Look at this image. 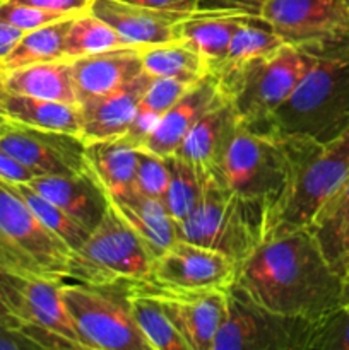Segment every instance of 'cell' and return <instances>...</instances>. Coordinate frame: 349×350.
<instances>
[{"label":"cell","instance_id":"6da1fadb","mask_svg":"<svg viewBox=\"0 0 349 350\" xmlns=\"http://www.w3.org/2000/svg\"><path fill=\"white\" fill-rule=\"evenodd\" d=\"M235 287L272 313L317 321L341 306L342 273L301 228L267 236L240 263Z\"/></svg>","mask_w":349,"mask_h":350},{"label":"cell","instance_id":"7a4b0ae2","mask_svg":"<svg viewBox=\"0 0 349 350\" xmlns=\"http://www.w3.org/2000/svg\"><path fill=\"white\" fill-rule=\"evenodd\" d=\"M305 50L310 68L262 132L327 144L349 129V29Z\"/></svg>","mask_w":349,"mask_h":350},{"label":"cell","instance_id":"3957f363","mask_svg":"<svg viewBox=\"0 0 349 350\" xmlns=\"http://www.w3.org/2000/svg\"><path fill=\"white\" fill-rule=\"evenodd\" d=\"M283 139L289 140L293 163L283 195L266 215V238L308 228L349 174V129L327 144L305 137Z\"/></svg>","mask_w":349,"mask_h":350},{"label":"cell","instance_id":"277c9868","mask_svg":"<svg viewBox=\"0 0 349 350\" xmlns=\"http://www.w3.org/2000/svg\"><path fill=\"white\" fill-rule=\"evenodd\" d=\"M310 65V51L286 44L269 57L212 75L240 125L262 132L274 113L291 98Z\"/></svg>","mask_w":349,"mask_h":350},{"label":"cell","instance_id":"5b68a950","mask_svg":"<svg viewBox=\"0 0 349 350\" xmlns=\"http://www.w3.org/2000/svg\"><path fill=\"white\" fill-rule=\"evenodd\" d=\"M194 211L177 224V236L243 262L266 238V208L243 200L212 176Z\"/></svg>","mask_w":349,"mask_h":350},{"label":"cell","instance_id":"8992f818","mask_svg":"<svg viewBox=\"0 0 349 350\" xmlns=\"http://www.w3.org/2000/svg\"><path fill=\"white\" fill-rule=\"evenodd\" d=\"M291 163L289 140L238 125L212 178L267 215L286 188Z\"/></svg>","mask_w":349,"mask_h":350},{"label":"cell","instance_id":"52a82bcc","mask_svg":"<svg viewBox=\"0 0 349 350\" xmlns=\"http://www.w3.org/2000/svg\"><path fill=\"white\" fill-rule=\"evenodd\" d=\"M70 258L72 250L0 178V270L62 284L68 280Z\"/></svg>","mask_w":349,"mask_h":350},{"label":"cell","instance_id":"ba28073f","mask_svg":"<svg viewBox=\"0 0 349 350\" xmlns=\"http://www.w3.org/2000/svg\"><path fill=\"white\" fill-rule=\"evenodd\" d=\"M154 256L133 229L108 204L84 245L72 252L68 280L125 289L151 279Z\"/></svg>","mask_w":349,"mask_h":350},{"label":"cell","instance_id":"9c48e42d","mask_svg":"<svg viewBox=\"0 0 349 350\" xmlns=\"http://www.w3.org/2000/svg\"><path fill=\"white\" fill-rule=\"evenodd\" d=\"M60 294L89 350H151L122 289L65 280Z\"/></svg>","mask_w":349,"mask_h":350},{"label":"cell","instance_id":"30bf717a","mask_svg":"<svg viewBox=\"0 0 349 350\" xmlns=\"http://www.w3.org/2000/svg\"><path fill=\"white\" fill-rule=\"evenodd\" d=\"M0 279L3 299L19 321V330L40 350H89L65 308L60 284L7 272Z\"/></svg>","mask_w":349,"mask_h":350},{"label":"cell","instance_id":"8fae6325","mask_svg":"<svg viewBox=\"0 0 349 350\" xmlns=\"http://www.w3.org/2000/svg\"><path fill=\"white\" fill-rule=\"evenodd\" d=\"M313 323L272 313L233 286L211 350H308Z\"/></svg>","mask_w":349,"mask_h":350},{"label":"cell","instance_id":"7c38bea8","mask_svg":"<svg viewBox=\"0 0 349 350\" xmlns=\"http://www.w3.org/2000/svg\"><path fill=\"white\" fill-rule=\"evenodd\" d=\"M0 147L33 176H65L88 171L86 142L70 133L48 132L7 120L0 125Z\"/></svg>","mask_w":349,"mask_h":350},{"label":"cell","instance_id":"4fadbf2b","mask_svg":"<svg viewBox=\"0 0 349 350\" xmlns=\"http://www.w3.org/2000/svg\"><path fill=\"white\" fill-rule=\"evenodd\" d=\"M129 289L147 294L163 306L188 350H211L224 320L229 291L173 289L149 280L132 284L122 291Z\"/></svg>","mask_w":349,"mask_h":350},{"label":"cell","instance_id":"5bb4252c","mask_svg":"<svg viewBox=\"0 0 349 350\" xmlns=\"http://www.w3.org/2000/svg\"><path fill=\"white\" fill-rule=\"evenodd\" d=\"M259 19L286 44L311 46L349 29V0H263Z\"/></svg>","mask_w":349,"mask_h":350},{"label":"cell","instance_id":"9a60e30c","mask_svg":"<svg viewBox=\"0 0 349 350\" xmlns=\"http://www.w3.org/2000/svg\"><path fill=\"white\" fill-rule=\"evenodd\" d=\"M236 273L238 263L228 255L178 238L154 258L149 282L185 291H229Z\"/></svg>","mask_w":349,"mask_h":350},{"label":"cell","instance_id":"2e32d148","mask_svg":"<svg viewBox=\"0 0 349 350\" xmlns=\"http://www.w3.org/2000/svg\"><path fill=\"white\" fill-rule=\"evenodd\" d=\"M153 79V75L142 70L116 91L79 101L82 111L81 139L86 144H91L125 135Z\"/></svg>","mask_w":349,"mask_h":350},{"label":"cell","instance_id":"e0dca14e","mask_svg":"<svg viewBox=\"0 0 349 350\" xmlns=\"http://www.w3.org/2000/svg\"><path fill=\"white\" fill-rule=\"evenodd\" d=\"M222 98L224 96L219 89L218 79L212 74L204 75L201 81L192 84L181 94V98L164 113L156 129L142 144V149L161 157L173 156L197 120L212 106L218 105Z\"/></svg>","mask_w":349,"mask_h":350},{"label":"cell","instance_id":"ac0fdd59","mask_svg":"<svg viewBox=\"0 0 349 350\" xmlns=\"http://www.w3.org/2000/svg\"><path fill=\"white\" fill-rule=\"evenodd\" d=\"M89 10L112 26L120 36L140 46L178 40V23L188 16V12L151 9L122 0H92Z\"/></svg>","mask_w":349,"mask_h":350},{"label":"cell","instance_id":"d6986e66","mask_svg":"<svg viewBox=\"0 0 349 350\" xmlns=\"http://www.w3.org/2000/svg\"><path fill=\"white\" fill-rule=\"evenodd\" d=\"M29 185L89 232L99 224L108 208L105 190L89 167L79 174L34 176Z\"/></svg>","mask_w":349,"mask_h":350},{"label":"cell","instance_id":"ffe728a7","mask_svg":"<svg viewBox=\"0 0 349 350\" xmlns=\"http://www.w3.org/2000/svg\"><path fill=\"white\" fill-rule=\"evenodd\" d=\"M142 46L115 48L70 60L77 99L108 94L135 79L142 68Z\"/></svg>","mask_w":349,"mask_h":350},{"label":"cell","instance_id":"44dd1931","mask_svg":"<svg viewBox=\"0 0 349 350\" xmlns=\"http://www.w3.org/2000/svg\"><path fill=\"white\" fill-rule=\"evenodd\" d=\"M238 125L231 105L222 98L197 120L173 156L190 163L202 176H212Z\"/></svg>","mask_w":349,"mask_h":350},{"label":"cell","instance_id":"7402d4cb","mask_svg":"<svg viewBox=\"0 0 349 350\" xmlns=\"http://www.w3.org/2000/svg\"><path fill=\"white\" fill-rule=\"evenodd\" d=\"M250 19L253 16L231 10H195L178 23L177 38L188 41L204 57L211 74L224 58L238 27Z\"/></svg>","mask_w":349,"mask_h":350},{"label":"cell","instance_id":"603a6c76","mask_svg":"<svg viewBox=\"0 0 349 350\" xmlns=\"http://www.w3.org/2000/svg\"><path fill=\"white\" fill-rule=\"evenodd\" d=\"M137 149L123 135L86 144L88 167L106 198H123L135 191Z\"/></svg>","mask_w":349,"mask_h":350},{"label":"cell","instance_id":"cb8c5ba5","mask_svg":"<svg viewBox=\"0 0 349 350\" xmlns=\"http://www.w3.org/2000/svg\"><path fill=\"white\" fill-rule=\"evenodd\" d=\"M108 204L142 239L154 258L178 239L177 222L163 200L133 191L129 197L108 198Z\"/></svg>","mask_w":349,"mask_h":350},{"label":"cell","instance_id":"d4e9b609","mask_svg":"<svg viewBox=\"0 0 349 350\" xmlns=\"http://www.w3.org/2000/svg\"><path fill=\"white\" fill-rule=\"evenodd\" d=\"M322 252L337 272L349 263V174L310 222Z\"/></svg>","mask_w":349,"mask_h":350},{"label":"cell","instance_id":"484cf974","mask_svg":"<svg viewBox=\"0 0 349 350\" xmlns=\"http://www.w3.org/2000/svg\"><path fill=\"white\" fill-rule=\"evenodd\" d=\"M5 116L9 122L48 132L77 137H81L82 132V111L79 103H62L9 92L5 99Z\"/></svg>","mask_w":349,"mask_h":350},{"label":"cell","instance_id":"4316f807","mask_svg":"<svg viewBox=\"0 0 349 350\" xmlns=\"http://www.w3.org/2000/svg\"><path fill=\"white\" fill-rule=\"evenodd\" d=\"M7 91L14 94L53 99L62 103H79L72 77L70 60H53L33 64L5 72Z\"/></svg>","mask_w":349,"mask_h":350},{"label":"cell","instance_id":"83f0119b","mask_svg":"<svg viewBox=\"0 0 349 350\" xmlns=\"http://www.w3.org/2000/svg\"><path fill=\"white\" fill-rule=\"evenodd\" d=\"M140 60L144 70L153 77L177 79L190 85L209 74L204 57L185 40L142 46Z\"/></svg>","mask_w":349,"mask_h":350},{"label":"cell","instance_id":"f1b7e54d","mask_svg":"<svg viewBox=\"0 0 349 350\" xmlns=\"http://www.w3.org/2000/svg\"><path fill=\"white\" fill-rule=\"evenodd\" d=\"M72 17L50 23L38 29L27 31L21 38L14 50L2 60L0 67L3 72L16 70L33 64L64 60L65 58V38ZM67 60V58H65Z\"/></svg>","mask_w":349,"mask_h":350},{"label":"cell","instance_id":"f546056e","mask_svg":"<svg viewBox=\"0 0 349 350\" xmlns=\"http://www.w3.org/2000/svg\"><path fill=\"white\" fill-rule=\"evenodd\" d=\"M190 84L177 81V79L154 77L149 89L144 92L140 105L137 108L132 125L127 130L125 137L132 146L142 147L149 133L156 129L157 122L163 118L164 113L181 98Z\"/></svg>","mask_w":349,"mask_h":350},{"label":"cell","instance_id":"4dcf8cb0","mask_svg":"<svg viewBox=\"0 0 349 350\" xmlns=\"http://www.w3.org/2000/svg\"><path fill=\"white\" fill-rule=\"evenodd\" d=\"M140 334L151 350H188V345L154 297L139 291H123Z\"/></svg>","mask_w":349,"mask_h":350},{"label":"cell","instance_id":"1f68e13d","mask_svg":"<svg viewBox=\"0 0 349 350\" xmlns=\"http://www.w3.org/2000/svg\"><path fill=\"white\" fill-rule=\"evenodd\" d=\"M140 46L120 36L112 26L96 17L91 10L72 17L65 38V58L86 57V55L101 53V51L115 50V48Z\"/></svg>","mask_w":349,"mask_h":350},{"label":"cell","instance_id":"d6a6232c","mask_svg":"<svg viewBox=\"0 0 349 350\" xmlns=\"http://www.w3.org/2000/svg\"><path fill=\"white\" fill-rule=\"evenodd\" d=\"M283 46H286L283 38L277 36L266 23L253 17L238 27L224 58L216 65L211 74H221V72L231 70V68L240 67L255 58L269 57Z\"/></svg>","mask_w":349,"mask_h":350},{"label":"cell","instance_id":"836d02e7","mask_svg":"<svg viewBox=\"0 0 349 350\" xmlns=\"http://www.w3.org/2000/svg\"><path fill=\"white\" fill-rule=\"evenodd\" d=\"M9 183V181H7ZM14 188L17 195L24 200V204L31 208L34 215H36L38 221L48 229V231L53 232L57 238H60L72 252H77L84 241L88 239L89 231H86L81 224L74 221L72 217H68L60 207L50 202L48 198H44L43 195L38 193L29 183H9Z\"/></svg>","mask_w":349,"mask_h":350},{"label":"cell","instance_id":"e575fe53","mask_svg":"<svg viewBox=\"0 0 349 350\" xmlns=\"http://www.w3.org/2000/svg\"><path fill=\"white\" fill-rule=\"evenodd\" d=\"M168 167H170V183H168L164 205L173 217V221L181 222L201 200L204 191L205 178L187 161L178 156H170Z\"/></svg>","mask_w":349,"mask_h":350},{"label":"cell","instance_id":"d590c367","mask_svg":"<svg viewBox=\"0 0 349 350\" xmlns=\"http://www.w3.org/2000/svg\"><path fill=\"white\" fill-rule=\"evenodd\" d=\"M168 183H170V167L166 157L149 152L147 149H137V173L135 191L146 197L164 200Z\"/></svg>","mask_w":349,"mask_h":350},{"label":"cell","instance_id":"8d00e7d4","mask_svg":"<svg viewBox=\"0 0 349 350\" xmlns=\"http://www.w3.org/2000/svg\"><path fill=\"white\" fill-rule=\"evenodd\" d=\"M308 350H349V308H335L313 323Z\"/></svg>","mask_w":349,"mask_h":350},{"label":"cell","instance_id":"74e56055","mask_svg":"<svg viewBox=\"0 0 349 350\" xmlns=\"http://www.w3.org/2000/svg\"><path fill=\"white\" fill-rule=\"evenodd\" d=\"M67 17L70 16L51 12V10L38 9V7L14 2V0L3 2L2 5H0V19L7 21V23H10L12 26L19 27V29H23L24 33L38 29V27L41 26H47V24L50 23H57V21L67 19Z\"/></svg>","mask_w":349,"mask_h":350},{"label":"cell","instance_id":"f35d334b","mask_svg":"<svg viewBox=\"0 0 349 350\" xmlns=\"http://www.w3.org/2000/svg\"><path fill=\"white\" fill-rule=\"evenodd\" d=\"M9 2V0H7ZM14 2L26 3L38 9L51 10V12L64 14V16H79L91 9L92 0H14Z\"/></svg>","mask_w":349,"mask_h":350},{"label":"cell","instance_id":"ab89813d","mask_svg":"<svg viewBox=\"0 0 349 350\" xmlns=\"http://www.w3.org/2000/svg\"><path fill=\"white\" fill-rule=\"evenodd\" d=\"M263 0H201V10H231L259 17Z\"/></svg>","mask_w":349,"mask_h":350},{"label":"cell","instance_id":"60d3db41","mask_svg":"<svg viewBox=\"0 0 349 350\" xmlns=\"http://www.w3.org/2000/svg\"><path fill=\"white\" fill-rule=\"evenodd\" d=\"M0 178L9 183H29L34 176L29 170H26L7 150L0 147Z\"/></svg>","mask_w":349,"mask_h":350},{"label":"cell","instance_id":"b9f144b4","mask_svg":"<svg viewBox=\"0 0 349 350\" xmlns=\"http://www.w3.org/2000/svg\"><path fill=\"white\" fill-rule=\"evenodd\" d=\"M127 3L151 7V9L171 10V12H195L201 10V0H122Z\"/></svg>","mask_w":349,"mask_h":350},{"label":"cell","instance_id":"7bdbcfd3","mask_svg":"<svg viewBox=\"0 0 349 350\" xmlns=\"http://www.w3.org/2000/svg\"><path fill=\"white\" fill-rule=\"evenodd\" d=\"M0 350H40L23 332L0 325Z\"/></svg>","mask_w":349,"mask_h":350},{"label":"cell","instance_id":"ee69618b","mask_svg":"<svg viewBox=\"0 0 349 350\" xmlns=\"http://www.w3.org/2000/svg\"><path fill=\"white\" fill-rule=\"evenodd\" d=\"M24 36V31L19 27L12 26L7 21L0 19V64H2L3 58L14 50L17 43H19L21 38Z\"/></svg>","mask_w":349,"mask_h":350},{"label":"cell","instance_id":"f6af8a7d","mask_svg":"<svg viewBox=\"0 0 349 350\" xmlns=\"http://www.w3.org/2000/svg\"><path fill=\"white\" fill-rule=\"evenodd\" d=\"M0 277H2V270H0ZM0 325H3V327L14 328V330H19V321H17L16 318H14V314L10 313V310H9V308H7L5 299H3L2 279H0Z\"/></svg>","mask_w":349,"mask_h":350},{"label":"cell","instance_id":"bcb514c9","mask_svg":"<svg viewBox=\"0 0 349 350\" xmlns=\"http://www.w3.org/2000/svg\"><path fill=\"white\" fill-rule=\"evenodd\" d=\"M9 91H7V85H5V72L3 68L0 67V125L7 122V116H5V99Z\"/></svg>","mask_w":349,"mask_h":350},{"label":"cell","instance_id":"7dc6e473","mask_svg":"<svg viewBox=\"0 0 349 350\" xmlns=\"http://www.w3.org/2000/svg\"><path fill=\"white\" fill-rule=\"evenodd\" d=\"M341 306L349 308V265L346 267L344 273H342V296H341Z\"/></svg>","mask_w":349,"mask_h":350},{"label":"cell","instance_id":"c3c4849f","mask_svg":"<svg viewBox=\"0 0 349 350\" xmlns=\"http://www.w3.org/2000/svg\"><path fill=\"white\" fill-rule=\"evenodd\" d=\"M3 2H7V0H0V5H2V3H3Z\"/></svg>","mask_w":349,"mask_h":350},{"label":"cell","instance_id":"681fc988","mask_svg":"<svg viewBox=\"0 0 349 350\" xmlns=\"http://www.w3.org/2000/svg\"><path fill=\"white\" fill-rule=\"evenodd\" d=\"M348 265H349V263H348Z\"/></svg>","mask_w":349,"mask_h":350}]
</instances>
